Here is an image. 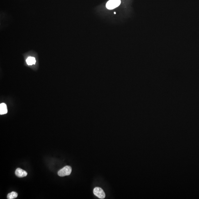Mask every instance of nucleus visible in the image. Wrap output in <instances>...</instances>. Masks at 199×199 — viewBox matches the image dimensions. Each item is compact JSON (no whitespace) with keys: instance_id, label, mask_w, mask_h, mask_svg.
I'll return each instance as SVG.
<instances>
[{"instance_id":"6e6552de","label":"nucleus","mask_w":199,"mask_h":199,"mask_svg":"<svg viewBox=\"0 0 199 199\" xmlns=\"http://www.w3.org/2000/svg\"><path fill=\"white\" fill-rule=\"evenodd\" d=\"M114 14H116V12H115L114 13Z\"/></svg>"},{"instance_id":"f03ea898","label":"nucleus","mask_w":199,"mask_h":199,"mask_svg":"<svg viewBox=\"0 0 199 199\" xmlns=\"http://www.w3.org/2000/svg\"><path fill=\"white\" fill-rule=\"evenodd\" d=\"M72 168L70 166H67L59 170L58 175L60 177H64L70 175L72 172Z\"/></svg>"},{"instance_id":"423d86ee","label":"nucleus","mask_w":199,"mask_h":199,"mask_svg":"<svg viewBox=\"0 0 199 199\" xmlns=\"http://www.w3.org/2000/svg\"><path fill=\"white\" fill-rule=\"evenodd\" d=\"M26 62L28 65H32L35 64L36 60L34 57H29L27 59Z\"/></svg>"},{"instance_id":"f257e3e1","label":"nucleus","mask_w":199,"mask_h":199,"mask_svg":"<svg viewBox=\"0 0 199 199\" xmlns=\"http://www.w3.org/2000/svg\"><path fill=\"white\" fill-rule=\"evenodd\" d=\"M121 3V0H109L107 2L106 7L108 9L112 10L118 7Z\"/></svg>"},{"instance_id":"20e7f679","label":"nucleus","mask_w":199,"mask_h":199,"mask_svg":"<svg viewBox=\"0 0 199 199\" xmlns=\"http://www.w3.org/2000/svg\"><path fill=\"white\" fill-rule=\"evenodd\" d=\"M15 174L17 177L21 178L26 176L27 175V173L26 171L19 168L16 170Z\"/></svg>"},{"instance_id":"7ed1b4c3","label":"nucleus","mask_w":199,"mask_h":199,"mask_svg":"<svg viewBox=\"0 0 199 199\" xmlns=\"http://www.w3.org/2000/svg\"><path fill=\"white\" fill-rule=\"evenodd\" d=\"M93 193L95 196L100 199H104L106 195L102 188L99 187L95 188L93 189Z\"/></svg>"},{"instance_id":"0eeeda50","label":"nucleus","mask_w":199,"mask_h":199,"mask_svg":"<svg viewBox=\"0 0 199 199\" xmlns=\"http://www.w3.org/2000/svg\"><path fill=\"white\" fill-rule=\"evenodd\" d=\"M18 194L15 192H12L9 194L7 195V198L8 199H13L17 198Z\"/></svg>"},{"instance_id":"39448f33","label":"nucleus","mask_w":199,"mask_h":199,"mask_svg":"<svg viewBox=\"0 0 199 199\" xmlns=\"http://www.w3.org/2000/svg\"><path fill=\"white\" fill-rule=\"evenodd\" d=\"M8 112L7 107L5 103H2L0 105V114L3 115L6 114Z\"/></svg>"}]
</instances>
